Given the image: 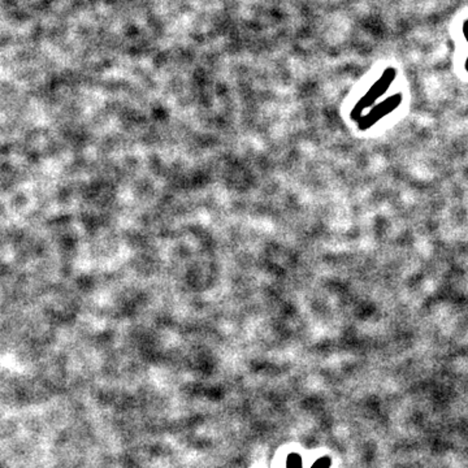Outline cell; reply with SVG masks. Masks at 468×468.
Instances as JSON below:
<instances>
[{
	"instance_id": "cell-1",
	"label": "cell",
	"mask_w": 468,
	"mask_h": 468,
	"mask_svg": "<svg viewBox=\"0 0 468 468\" xmlns=\"http://www.w3.org/2000/svg\"><path fill=\"white\" fill-rule=\"evenodd\" d=\"M397 73V69L393 68V67H389L385 71L382 72L380 79L376 81L371 88H368V91L356 102V105L352 109L350 117L355 121H359L364 116V111L371 108L388 91L389 88L393 83V81L396 80Z\"/></svg>"
},
{
	"instance_id": "cell-3",
	"label": "cell",
	"mask_w": 468,
	"mask_h": 468,
	"mask_svg": "<svg viewBox=\"0 0 468 468\" xmlns=\"http://www.w3.org/2000/svg\"><path fill=\"white\" fill-rule=\"evenodd\" d=\"M288 468H302V460L298 454H292L289 455L288 460Z\"/></svg>"
},
{
	"instance_id": "cell-5",
	"label": "cell",
	"mask_w": 468,
	"mask_h": 468,
	"mask_svg": "<svg viewBox=\"0 0 468 468\" xmlns=\"http://www.w3.org/2000/svg\"><path fill=\"white\" fill-rule=\"evenodd\" d=\"M462 32H463V36H464V38H466V41H467L468 44V18L467 20H464V22H463ZM464 68H466V71H467L468 73V56L467 59H466V62H464Z\"/></svg>"
},
{
	"instance_id": "cell-4",
	"label": "cell",
	"mask_w": 468,
	"mask_h": 468,
	"mask_svg": "<svg viewBox=\"0 0 468 468\" xmlns=\"http://www.w3.org/2000/svg\"><path fill=\"white\" fill-rule=\"evenodd\" d=\"M330 467V460L328 457H323L314 463L311 468H329Z\"/></svg>"
},
{
	"instance_id": "cell-2",
	"label": "cell",
	"mask_w": 468,
	"mask_h": 468,
	"mask_svg": "<svg viewBox=\"0 0 468 468\" xmlns=\"http://www.w3.org/2000/svg\"><path fill=\"white\" fill-rule=\"evenodd\" d=\"M402 99H403L402 94L398 93V94H394L392 97L387 98L385 100H382L379 105L372 107L371 109L358 121V128L362 132L371 129L372 126L376 124V123H379L381 119H384L385 116H388L390 112L396 111L398 107L401 106Z\"/></svg>"
}]
</instances>
